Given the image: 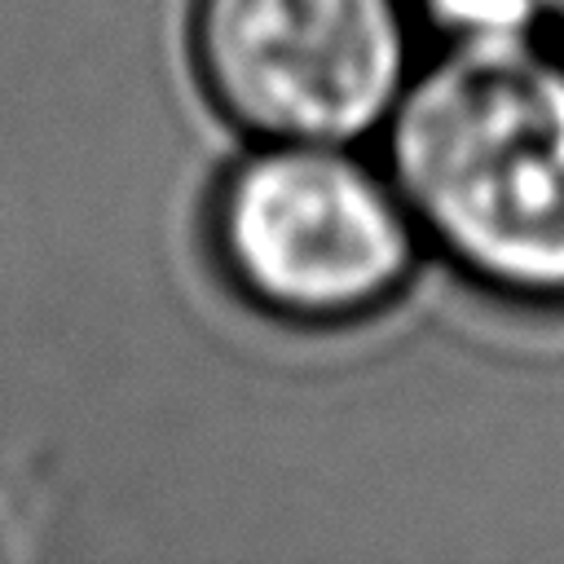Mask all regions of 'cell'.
Listing matches in <instances>:
<instances>
[{
	"label": "cell",
	"mask_w": 564,
	"mask_h": 564,
	"mask_svg": "<svg viewBox=\"0 0 564 564\" xmlns=\"http://www.w3.org/2000/svg\"><path fill=\"white\" fill-rule=\"evenodd\" d=\"M379 137L423 251L485 295L564 304V48L441 44Z\"/></svg>",
	"instance_id": "cell-1"
},
{
	"label": "cell",
	"mask_w": 564,
	"mask_h": 564,
	"mask_svg": "<svg viewBox=\"0 0 564 564\" xmlns=\"http://www.w3.org/2000/svg\"><path fill=\"white\" fill-rule=\"evenodd\" d=\"M207 238L256 313L313 330L383 313L423 256L383 159L335 141H251L216 181Z\"/></svg>",
	"instance_id": "cell-2"
},
{
	"label": "cell",
	"mask_w": 564,
	"mask_h": 564,
	"mask_svg": "<svg viewBox=\"0 0 564 564\" xmlns=\"http://www.w3.org/2000/svg\"><path fill=\"white\" fill-rule=\"evenodd\" d=\"M414 31V0H194L189 53L242 137L361 145L419 66Z\"/></svg>",
	"instance_id": "cell-3"
},
{
	"label": "cell",
	"mask_w": 564,
	"mask_h": 564,
	"mask_svg": "<svg viewBox=\"0 0 564 564\" xmlns=\"http://www.w3.org/2000/svg\"><path fill=\"white\" fill-rule=\"evenodd\" d=\"M414 13L441 35V44L511 40V35L546 31L542 0H414Z\"/></svg>",
	"instance_id": "cell-4"
},
{
	"label": "cell",
	"mask_w": 564,
	"mask_h": 564,
	"mask_svg": "<svg viewBox=\"0 0 564 564\" xmlns=\"http://www.w3.org/2000/svg\"><path fill=\"white\" fill-rule=\"evenodd\" d=\"M542 13H546V31H555L564 48V0H542Z\"/></svg>",
	"instance_id": "cell-5"
}]
</instances>
